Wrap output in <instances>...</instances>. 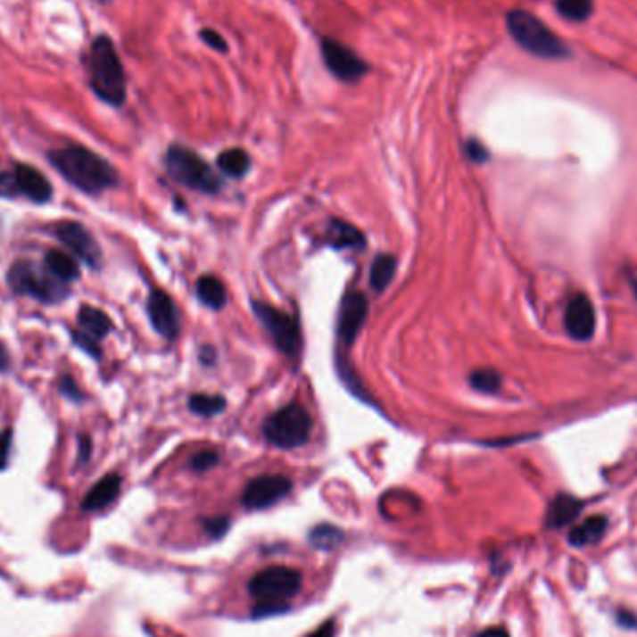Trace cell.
I'll return each mask as SVG.
<instances>
[{"instance_id":"cell-20","label":"cell","mask_w":637,"mask_h":637,"mask_svg":"<svg viewBox=\"0 0 637 637\" xmlns=\"http://www.w3.org/2000/svg\"><path fill=\"white\" fill-rule=\"evenodd\" d=\"M606 527H608V522L604 517H591L570 531L568 542L576 548H583V546L599 542L604 535Z\"/></svg>"},{"instance_id":"cell-30","label":"cell","mask_w":637,"mask_h":637,"mask_svg":"<svg viewBox=\"0 0 637 637\" xmlns=\"http://www.w3.org/2000/svg\"><path fill=\"white\" fill-rule=\"evenodd\" d=\"M202 39L205 41V44L209 46V47H212V49H215V51H228V46H226V41H224V37L219 34V32H215V30H211V29H207V30H202Z\"/></svg>"},{"instance_id":"cell-22","label":"cell","mask_w":637,"mask_h":637,"mask_svg":"<svg viewBox=\"0 0 637 637\" xmlns=\"http://www.w3.org/2000/svg\"><path fill=\"white\" fill-rule=\"evenodd\" d=\"M395 269H397V260L393 256H390V253H380V256H376L371 265V272H369L371 287L378 293L385 291L390 285V282L393 280Z\"/></svg>"},{"instance_id":"cell-25","label":"cell","mask_w":637,"mask_h":637,"mask_svg":"<svg viewBox=\"0 0 637 637\" xmlns=\"http://www.w3.org/2000/svg\"><path fill=\"white\" fill-rule=\"evenodd\" d=\"M188 407L194 414L203 416V418H212L226 409V399L220 395H205V393H196L188 399Z\"/></svg>"},{"instance_id":"cell-7","label":"cell","mask_w":637,"mask_h":637,"mask_svg":"<svg viewBox=\"0 0 637 637\" xmlns=\"http://www.w3.org/2000/svg\"><path fill=\"white\" fill-rule=\"evenodd\" d=\"M168 174L178 183L200 190V193H219L220 179L212 172L211 166L193 150L185 145H172L166 153Z\"/></svg>"},{"instance_id":"cell-28","label":"cell","mask_w":637,"mask_h":637,"mask_svg":"<svg viewBox=\"0 0 637 637\" xmlns=\"http://www.w3.org/2000/svg\"><path fill=\"white\" fill-rule=\"evenodd\" d=\"M470 385L483 393H496L501 386V376L494 369H477L470 375Z\"/></svg>"},{"instance_id":"cell-3","label":"cell","mask_w":637,"mask_h":637,"mask_svg":"<svg viewBox=\"0 0 637 637\" xmlns=\"http://www.w3.org/2000/svg\"><path fill=\"white\" fill-rule=\"evenodd\" d=\"M507 29L517 44L531 54L544 60H561L568 56L565 41L551 32L534 13L524 10L509 12Z\"/></svg>"},{"instance_id":"cell-1","label":"cell","mask_w":637,"mask_h":637,"mask_svg":"<svg viewBox=\"0 0 637 637\" xmlns=\"http://www.w3.org/2000/svg\"><path fill=\"white\" fill-rule=\"evenodd\" d=\"M49 161L63 178L77 188L84 190V193H103V190L114 186L118 181V174L112 164L82 145H71L51 152Z\"/></svg>"},{"instance_id":"cell-34","label":"cell","mask_w":637,"mask_h":637,"mask_svg":"<svg viewBox=\"0 0 637 637\" xmlns=\"http://www.w3.org/2000/svg\"><path fill=\"white\" fill-rule=\"evenodd\" d=\"M60 392H62L63 395H66V397H70L71 401H80V399H82V393H80V390L77 388L75 380H73L71 376H63V378L60 380Z\"/></svg>"},{"instance_id":"cell-15","label":"cell","mask_w":637,"mask_h":637,"mask_svg":"<svg viewBox=\"0 0 637 637\" xmlns=\"http://www.w3.org/2000/svg\"><path fill=\"white\" fill-rule=\"evenodd\" d=\"M13 176H15V185H17L19 194L27 196L29 200H32L36 203H46L51 200L53 186H51L49 179L41 172H37L36 168L27 166V164H19L13 170Z\"/></svg>"},{"instance_id":"cell-21","label":"cell","mask_w":637,"mask_h":637,"mask_svg":"<svg viewBox=\"0 0 637 637\" xmlns=\"http://www.w3.org/2000/svg\"><path fill=\"white\" fill-rule=\"evenodd\" d=\"M46 267L63 284L75 282L79 278V274H80L77 261L71 256H68V253H63L60 250H49L47 252Z\"/></svg>"},{"instance_id":"cell-40","label":"cell","mask_w":637,"mask_h":637,"mask_svg":"<svg viewBox=\"0 0 637 637\" xmlns=\"http://www.w3.org/2000/svg\"><path fill=\"white\" fill-rule=\"evenodd\" d=\"M80 457H82V460L90 459V440L87 436L80 438Z\"/></svg>"},{"instance_id":"cell-9","label":"cell","mask_w":637,"mask_h":637,"mask_svg":"<svg viewBox=\"0 0 637 637\" xmlns=\"http://www.w3.org/2000/svg\"><path fill=\"white\" fill-rule=\"evenodd\" d=\"M321 51H323L327 68L339 80L356 82L358 79H362L368 71L366 62L360 60V56L352 49L345 47L343 44H339V41H335V39L325 37Z\"/></svg>"},{"instance_id":"cell-4","label":"cell","mask_w":637,"mask_h":637,"mask_svg":"<svg viewBox=\"0 0 637 637\" xmlns=\"http://www.w3.org/2000/svg\"><path fill=\"white\" fill-rule=\"evenodd\" d=\"M8 284L12 291L46 304H56L70 294L68 284L58 280L47 267H39L32 261H17L8 272Z\"/></svg>"},{"instance_id":"cell-32","label":"cell","mask_w":637,"mask_h":637,"mask_svg":"<svg viewBox=\"0 0 637 637\" xmlns=\"http://www.w3.org/2000/svg\"><path fill=\"white\" fill-rule=\"evenodd\" d=\"M10 448H12V433L10 431L0 433V470H4L8 466Z\"/></svg>"},{"instance_id":"cell-36","label":"cell","mask_w":637,"mask_h":637,"mask_svg":"<svg viewBox=\"0 0 637 637\" xmlns=\"http://www.w3.org/2000/svg\"><path fill=\"white\" fill-rule=\"evenodd\" d=\"M228 525H229V524H228V518H212V520H207V522H205V527H207L211 537H220V535H224Z\"/></svg>"},{"instance_id":"cell-23","label":"cell","mask_w":637,"mask_h":637,"mask_svg":"<svg viewBox=\"0 0 637 637\" xmlns=\"http://www.w3.org/2000/svg\"><path fill=\"white\" fill-rule=\"evenodd\" d=\"M198 296L205 306L212 310H220L228 301L226 287L219 278H215V276H203V278H200Z\"/></svg>"},{"instance_id":"cell-33","label":"cell","mask_w":637,"mask_h":637,"mask_svg":"<svg viewBox=\"0 0 637 637\" xmlns=\"http://www.w3.org/2000/svg\"><path fill=\"white\" fill-rule=\"evenodd\" d=\"M73 339H75V343L77 345H80L84 351H87V352H90L92 356H99V347H97V342H95V339H92L90 335H87V334H82V332H77L75 335H73Z\"/></svg>"},{"instance_id":"cell-14","label":"cell","mask_w":637,"mask_h":637,"mask_svg":"<svg viewBox=\"0 0 637 637\" xmlns=\"http://www.w3.org/2000/svg\"><path fill=\"white\" fill-rule=\"evenodd\" d=\"M147 313H150L153 328L166 339H174L179 332V315L174 301L164 291L153 289L147 301Z\"/></svg>"},{"instance_id":"cell-18","label":"cell","mask_w":637,"mask_h":637,"mask_svg":"<svg viewBox=\"0 0 637 637\" xmlns=\"http://www.w3.org/2000/svg\"><path fill=\"white\" fill-rule=\"evenodd\" d=\"M79 325L82 334L90 335L95 342L103 339L106 334L112 330V323L106 313H103L101 310L94 308V306H82L79 311Z\"/></svg>"},{"instance_id":"cell-29","label":"cell","mask_w":637,"mask_h":637,"mask_svg":"<svg viewBox=\"0 0 637 637\" xmlns=\"http://www.w3.org/2000/svg\"><path fill=\"white\" fill-rule=\"evenodd\" d=\"M217 462H219V455L217 453L203 451V453H198L193 460H190V466H193L196 472H207L211 468H215Z\"/></svg>"},{"instance_id":"cell-11","label":"cell","mask_w":637,"mask_h":637,"mask_svg":"<svg viewBox=\"0 0 637 637\" xmlns=\"http://www.w3.org/2000/svg\"><path fill=\"white\" fill-rule=\"evenodd\" d=\"M56 237L66 244L79 260L88 267L97 269L101 265V248L92 233L79 222H62L56 226Z\"/></svg>"},{"instance_id":"cell-19","label":"cell","mask_w":637,"mask_h":637,"mask_svg":"<svg viewBox=\"0 0 637 637\" xmlns=\"http://www.w3.org/2000/svg\"><path fill=\"white\" fill-rule=\"evenodd\" d=\"M328 244L334 248H362L366 237L354 226L343 220H332L327 229Z\"/></svg>"},{"instance_id":"cell-10","label":"cell","mask_w":637,"mask_h":637,"mask_svg":"<svg viewBox=\"0 0 637 637\" xmlns=\"http://www.w3.org/2000/svg\"><path fill=\"white\" fill-rule=\"evenodd\" d=\"M291 481L284 476H261L248 483L243 494V505L246 509H269L282 501L291 492Z\"/></svg>"},{"instance_id":"cell-26","label":"cell","mask_w":637,"mask_h":637,"mask_svg":"<svg viewBox=\"0 0 637 637\" xmlns=\"http://www.w3.org/2000/svg\"><path fill=\"white\" fill-rule=\"evenodd\" d=\"M342 541H343L342 531L334 525H328V524L313 527L310 534L311 546H315L318 550H334Z\"/></svg>"},{"instance_id":"cell-13","label":"cell","mask_w":637,"mask_h":637,"mask_svg":"<svg viewBox=\"0 0 637 637\" xmlns=\"http://www.w3.org/2000/svg\"><path fill=\"white\" fill-rule=\"evenodd\" d=\"M565 328L567 334L576 342H589L597 328V318L591 301L585 294L578 293L572 296L565 311Z\"/></svg>"},{"instance_id":"cell-24","label":"cell","mask_w":637,"mask_h":637,"mask_svg":"<svg viewBox=\"0 0 637 637\" xmlns=\"http://www.w3.org/2000/svg\"><path fill=\"white\" fill-rule=\"evenodd\" d=\"M219 168L229 178H243L250 170V155L241 147L226 150L219 155Z\"/></svg>"},{"instance_id":"cell-6","label":"cell","mask_w":637,"mask_h":637,"mask_svg":"<svg viewBox=\"0 0 637 637\" xmlns=\"http://www.w3.org/2000/svg\"><path fill=\"white\" fill-rule=\"evenodd\" d=\"M301 585V572L287 567H270L253 576L248 589L252 597L263 604L261 609L274 611L276 608H285V602L296 597Z\"/></svg>"},{"instance_id":"cell-31","label":"cell","mask_w":637,"mask_h":637,"mask_svg":"<svg viewBox=\"0 0 637 637\" xmlns=\"http://www.w3.org/2000/svg\"><path fill=\"white\" fill-rule=\"evenodd\" d=\"M466 153H468L474 162H484L488 159L486 147L479 140H468V144H466Z\"/></svg>"},{"instance_id":"cell-37","label":"cell","mask_w":637,"mask_h":637,"mask_svg":"<svg viewBox=\"0 0 637 637\" xmlns=\"http://www.w3.org/2000/svg\"><path fill=\"white\" fill-rule=\"evenodd\" d=\"M334 623H325L321 628L311 632L308 637H334Z\"/></svg>"},{"instance_id":"cell-12","label":"cell","mask_w":637,"mask_h":637,"mask_svg":"<svg viewBox=\"0 0 637 637\" xmlns=\"http://www.w3.org/2000/svg\"><path fill=\"white\" fill-rule=\"evenodd\" d=\"M366 317H368L366 294L356 293V291L349 293L342 304V311H339V323H337L339 343L345 347H351L354 343L360 328L364 327Z\"/></svg>"},{"instance_id":"cell-39","label":"cell","mask_w":637,"mask_h":637,"mask_svg":"<svg viewBox=\"0 0 637 637\" xmlns=\"http://www.w3.org/2000/svg\"><path fill=\"white\" fill-rule=\"evenodd\" d=\"M477 637H509V633L503 628H488V630L481 632Z\"/></svg>"},{"instance_id":"cell-35","label":"cell","mask_w":637,"mask_h":637,"mask_svg":"<svg viewBox=\"0 0 637 637\" xmlns=\"http://www.w3.org/2000/svg\"><path fill=\"white\" fill-rule=\"evenodd\" d=\"M17 185H15V176L13 172L10 174H0V196H13L17 194Z\"/></svg>"},{"instance_id":"cell-41","label":"cell","mask_w":637,"mask_h":637,"mask_svg":"<svg viewBox=\"0 0 637 637\" xmlns=\"http://www.w3.org/2000/svg\"><path fill=\"white\" fill-rule=\"evenodd\" d=\"M632 285H633V293H635V296H637V276H635V278H633Z\"/></svg>"},{"instance_id":"cell-27","label":"cell","mask_w":637,"mask_h":637,"mask_svg":"<svg viewBox=\"0 0 637 637\" xmlns=\"http://www.w3.org/2000/svg\"><path fill=\"white\" fill-rule=\"evenodd\" d=\"M594 0H556L558 12L568 21H585L592 13Z\"/></svg>"},{"instance_id":"cell-16","label":"cell","mask_w":637,"mask_h":637,"mask_svg":"<svg viewBox=\"0 0 637 637\" xmlns=\"http://www.w3.org/2000/svg\"><path fill=\"white\" fill-rule=\"evenodd\" d=\"M121 488V477L116 474H109L104 476L103 479H99L92 488L90 492L84 496L80 507L82 511H101V509L109 507L120 494Z\"/></svg>"},{"instance_id":"cell-17","label":"cell","mask_w":637,"mask_h":637,"mask_svg":"<svg viewBox=\"0 0 637 637\" xmlns=\"http://www.w3.org/2000/svg\"><path fill=\"white\" fill-rule=\"evenodd\" d=\"M582 513V501L576 500V498H572V496H567V494H561L558 496L554 501L550 503V509H548V525L550 527H563L567 524H570L572 520H576L578 515Z\"/></svg>"},{"instance_id":"cell-8","label":"cell","mask_w":637,"mask_h":637,"mask_svg":"<svg viewBox=\"0 0 637 637\" xmlns=\"http://www.w3.org/2000/svg\"><path fill=\"white\" fill-rule=\"evenodd\" d=\"M253 313L260 318V323L267 328L270 337L274 339L276 347H278L287 356H296L302 347L301 327L294 318L274 306L265 302H253Z\"/></svg>"},{"instance_id":"cell-2","label":"cell","mask_w":637,"mask_h":637,"mask_svg":"<svg viewBox=\"0 0 637 637\" xmlns=\"http://www.w3.org/2000/svg\"><path fill=\"white\" fill-rule=\"evenodd\" d=\"M90 87L104 103L120 106L127 95V79L111 37L99 36L88 54Z\"/></svg>"},{"instance_id":"cell-38","label":"cell","mask_w":637,"mask_h":637,"mask_svg":"<svg viewBox=\"0 0 637 637\" xmlns=\"http://www.w3.org/2000/svg\"><path fill=\"white\" fill-rule=\"evenodd\" d=\"M10 369V354L4 345H0V371Z\"/></svg>"},{"instance_id":"cell-5","label":"cell","mask_w":637,"mask_h":637,"mask_svg":"<svg viewBox=\"0 0 637 637\" xmlns=\"http://www.w3.org/2000/svg\"><path fill=\"white\" fill-rule=\"evenodd\" d=\"M311 429L313 421L310 412L299 402H293L267 418L263 434L276 448L294 450L308 442Z\"/></svg>"}]
</instances>
